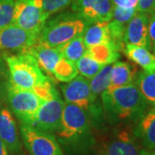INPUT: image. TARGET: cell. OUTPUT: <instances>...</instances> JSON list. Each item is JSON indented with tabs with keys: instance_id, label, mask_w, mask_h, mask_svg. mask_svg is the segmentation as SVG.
I'll return each instance as SVG.
<instances>
[{
	"instance_id": "1",
	"label": "cell",
	"mask_w": 155,
	"mask_h": 155,
	"mask_svg": "<svg viewBox=\"0 0 155 155\" xmlns=\"http://www.w3.org/2000/svg\"><path fill=\"white\" fill-rule=\"evenodd\" d=\"M92 128L82 109L65 102L61 124L54 135L66 155H92L97 144Z\"/></svg>"
},
{
	"instance_id": "2",
	"label": "cell",
	"mask_w": 155,
	"mask_h": 155,
	"mask_svg": "<svg viewBox=\"0 0 155 155\" xmlns=\"http://www.w3.org/2000/svg\"><path fill=\"white\" fill-rule=\"evenodd\" d=\"M106 122L112 125L136 122L147 110L148 104L134 83L110 88L101 95Z\"/></svg>"
},
{
	"instance_id": "3",
	"label": "cell",
	"mask_w": 155,
	"mask_h": 155,
	"mask_svg": "<svg viewBox=\"0 0 155 155\" xmlns=\"http://www.w3.org/2000/svg\"><path fill=\"white\" fill-rule=\"evenodd\" d=\"M9 71L10 82L22 90L33 91L43 100L56 92L51 79L44 74L35 56L29 52L17 54H2Z\"/></svg>"
},
{
	"instance_id": "4",
	"label": "cell",
	"mask_w": 155,
	"mask_h": 155,
	"mask_svg": "<svg viewBox=\"0 0 155 155\" xmlns=\"http://www.w3.org/2000/svg\"><path fill=\"white\" fill-rule=\"evenodd\" d=\"M87 25L88 22L74 11H62L45 22L38 35L37 42L51 48H59L82 35Z\"/></svg>"
},
{
	"instance_id": "5",
	"label": "cell",
	"mask_w": 155,
	"mask_h": 155,
	"mask_svg": "<svg viewBox=\"0 0 155 155\" xmlns=\"http://www.w3.org/2000/svg\"><path fill=\"white\" fill-rule=\"evenodd\" d=\"M61 92L66 103L82 109L88 116L92 127L103 128L106 120L101 100L91 92L89 79L78 75L71 81L62 84Z\"/></svg>"
},
{
	"instance_id": "6",
	"label": "cell",
	"mask_w": 155,
	"mask_h": 155,
	"mask_svg": "<svg viewBox=\"0 0 155 155\" xmlns=\"http://www.w3.org/2000/svg\"><path fill=\"white\" fill-rule=\"evenodd\" d=\"M5 100L10 110L19 122L28 125L33 124L37 111L45 101L33 91L17 88L11 82L7 86Z\"/></svg>"
},
{
	"instance_id": "7",
	"label": "cell",
	"mask_w": 155,
	"mask_h": 155,
	"mask_svg": "<svg viewBox=\"0 0 155 155\" xmlns=\"http://www.w3.org/2000/svg\"><path fill=\"white\" fill-rule=\"evenodd\" d=\"M19 133L29 155H66L54 134L19 122Z\"/></svg>"
},
{
	"instance_id": "8",
	"label": "cell",
	"mask_w": 155,
	"mask_h": 155,
	"mask_svg": "<svg viewBox=\"0 0 155 155\" xmlns=\"http://www.w3.org/2000/svg\"><path fill=\"white\" fill-rule=\"evenodd\" d=\"M46 21L39 0H15L13 24L39 35Z\"/></svg>"
},
{
	"instance_id": "9",
	"label": "cell",
	"mask_w": 155,
	"mask_h": 155,
	"mask_svg": "<svg viewBox=\"0 0 155 155\" xmlns=\"http://www.w3.org/2000/svg\"><path fill=\"white\" fill-rule=\"evenodd\" d=\"M38 35L30 33L15 24L0 29V54H17L28 52L36 43Z\"/></svg>"
},
{
	"instance_id": "10",
	"label": "cell",
	"mask_w": 155,
	"mask_h": 155,
	"mask_svg": "<svg viewBox=\"0 0 155 155\" xmlns=\"http://www.w3.org/2000/svg\"><path fill=\"white\" fill-rule=\"evenodd\" d=\"M65 101L57 91L41 104L31 126L47 133L55 134L60 127Z\"/></svg>"
},
{
	"instance_id": "11",
	"label": "cell",
	"mask_w": 155,
	"mask_h": 155,
	"mask_svg": "<svg viewBox=\"0 0 155 155\" xmlns=\"http://www.w3.org/2000/svg\"><path fill=\"white\" fill-rule=\"evenodd\" d=\"M72 11L90 22H110L114 5L111 0H73Z\"/></svg>"
},
{
	"instance_id": "12",
	"label": "cell",
	"mask_w": 155,
	"mask_h": 155,
	"mask_svg": "<svg viewBox=\"0 0 155 155\" xmlns=\"http://www.w3.org/2000/svg\"><path fill=\"white\" fill-rule=\"evenodd\" d=\"M0 139L9 155H24L17 122L10 109L4 104H0Z\"/></svg>"
},
{
	"instance_id": "13",
	"label": "cell",
	"mask_w": 155,
	"mask_h": 155,
	"mask_svg": "<svg viewBox=\"0 0 155 155\" xmlns=\"http://www.w3.org/2000/svg\"><path fill=\"white\" fill-rule=\"evenodd\" d=\"M133 133L122 130L104 146L102 155H141L144 149Z\"/></svg>"
},
{
	"instance_id": "14",
	"label": "cell",
	"mask_w": 155,
	"mask_h": 155,
	"mask_svg": "<svg viewBox=\"0 0 155 155\" xmlns=\"http://www.w3.org/2000/svg\"><path fill=\"white\" fill-rule=\"evenodd\" d=\"M125 45H135L151 51L148 34V15L136 12L126 26L124 33ZM152 52V51H151Z\"/></svg>"
},
{
	"instance_id": "15",
	"label": "cell",
	"mask_w": 155,
	"mask_h": 155,
	"mask_svg": "<svg viewBox=\"0 0 155 155\" xmlns=\"http://www.w3.org/2000/svg\"><path fill=\"white\" fill-rule=\"evenodd\" d=\"M28 52L35 56L41 70L51 76H53L56 69L64 60V57L58 48L48 47L37 41L28 50Z\"/></svg>"
},
{
	"instance_id": "16",
	"label": "cell",
	"mask_w": 155,
	"mask_h": 155,
	"mask_svg": "<svg viewBox=\"0 0 155 155\" xmlns=\"http://www.w3.org/2000/svg\"><path fill=\"white\" fill-rule=\"evenodd\" d=\"M133 134L144 149L155 150V108L145 112L135 123Z\"/></svg>"
},
{
	"instance_id": "17",
	"label": "cell",
	"mask_w": 155,
	"mask_h": 155,
	"mask_svg": "<svg viewBox=\"0 0 155 155\" xmlns=\"http://www.w3.org/2000/svg\"><path fill=\"white\" fill-rule=\"evenodd\" d=\"M84 42L86 48L110 42L109 22H96L88 23L83 34Z\"/></svg>"
},
{
	"instance_id": "18",
	"label": "cell",
	"mask_w": 155,
	"mask_h": 155,
	"mask_svg": "<svg viewBox=\"0 0 155 155\" xmlns=\"http://www.w3.org/2000/svg\"><path fill=\"white\" fill-rule=\"evenodd\" d=\"M124 52L127 58L143 68V71L151 72L155 69V55L151 51L135 45H125Z\"/></svg>"
},
{
	"instance_id": "19",
	"label": "cell",
	"mask_w": 155,
	"mask_h": 155,
	"mask_svg": "<svg viewBox=\"0 0 155 155\" xmlns=\"http://www.w3.org/2000/svg\"><path fill=\"white\" fill-rule=\"evenodd\" d=\"M134 74L132 67L128 63L124 61H116L112 64L110 88L126 86L134 83Z\"/></svg>"
},
{
	"instance_id": "20",
	"label": "cell",
	"mask_w": 155,
	"mask_h": 155,
	"mask_svg": "<svg viewBox=\"0 0 155 155\" xmlns=\"http://www.w3.org/2000/svg\"><path fill=\"white\" fill-rule=\"evenodd\" d=\"M86 54L92 57L95 61H97L103 66L112 65L120 58V52L114 47L111 42L100 44L88 48Z\"/></svg>"
},
{
	"instance_id": "21",
	"label": "cell",
	"mask_w": 155,
	"mask_h": 155,
	"mask_svg": "<svg viewBox=\"0 0 155 155\" xmlns=\"http://www.w3.org/2000/svg\"><path fill=\"white\" fill-rule=\"evenodd\" d=\"M134 84L147 104L155 108V69L151 72L142 71L139 72Z\"/></svg>"
},
{
	"instance_id": "22",
	"label": "cell",
	"mask_w": 155,
	"mask_h": 155,
	"mask_svg": "<svg viewBox=\"0 0 155 155\" xmlns=\"http://www.w3.org/2000/svg\"><path fill=\"white\" fill-rule=\"evenodd\" d=\"M65 59L76 63L86 53L87 48L84 42L83 35L75 37L58 48Z\"/></svg>"
},
{
	"instance_id": "23",
	"label": "cell",
	"mask_w": 155,
	"mask_h": 155,
	"mask_svg": "<svg viewBox=\"0 0 155 155\" xmlns=\"http://www.w3.org/2000/svg\"><path fill=\"white\" fill-rule=\"evenodd\" d=\"M112 65H106L94 77L89 79V84L91 92L95 97H100L110 86V73Z\"/></svg>"
},
{
	"instance_id": "24",
	"label": "cell",
	"mask_w": 155,
	"mask_h": 155,
	"mask_svg": "<svg viewBox=\"0 0 155 155\" xmlns=\"http://www.w3.org/2000/svg\"><path fill=\"white\" fill-rule=\"evenodd\" d=\"M75 65L77 67L78 72L81 76L88 79L94 77L104 67L86 53L75 63Z\"/></svg>"
},
{
	"instance_id": "25",
	"label": "cell",
	"mask_w": 155,
	"mask_h": 155,
	"mask_svg": "<svg viewBox=\"0 0 155 155\" xmlns=\"http://www.w3.org/2000/svg\"><path fill=\"white\" fill-rule=\"evenodd\" d=\"M45 18L48 20L56 13L61 12L71 5L73 0H39Z\"/></svg>"
},
{
	"instance_id": "26",
	"label": "cell",
	"mask_w": 155,
	"mask_h": 155,
	"mask_svg": "<svg viewBox=\"0 0 155 155\" xmlns=\"http://www.w3.org/2000/svg\"><path fill=\"white\" fill-rule=\"evenodd\" d=\"M15 0H0V29L13 24Z\"/></svg>"
},
{
	"instance_id": "27",
	"label": "cell",
	"mask_w": 155,
	"mask_h": 155,
	"mask_svg": "<svg viewBox=\"0 0 155 155\" xmlns=\"http://www.w3.org/2000/svg\"><path fill=\"white\" fill-rule=\"evenodd\" d=\"M9 82L10 78L8 67L3 55L0 54V104H4L3 101L5 100L6 90Z\"/></svg>"
},
{
	"instance_id": "28",
	"label": "cell",
	"mask_w": 155,
	"mask_h": 155,
	"mask_svg": "<svg viewBox=\"0 0 155 155\" xmlns=\"http://www.w3.org/2000/svg\"><path fill=\"white\" fill-rule=\"evenodd\" d=\"M137 12L136 9H122L117 6H114L113 8V14L111 20L127 25L128 22L132 19V17Z\"/></svg>"
},
{
	"instance_id": "29",
	"label": "cell",
	"mask_w": 155,
	"mask_h": 155,
	"mask_svg": "<svg viewBox=\"0 0 155 155\" xmlns=\"http://www.w3.org/2000/svg\"><path fill=\"white\" fill-rule=\"evenodd\" d=\"M148 34H149L151 51L155 55V10L148 15Z\"/></svg>"
},
{
	"instance_id": "30",
	"label": "cell",
	"mask_w": 155,
	"mask_h": 155,
	"mask_svg": "<svg viewBox=\"0 0 155 155\" xmlns=\"http://www.w3.org/2000/svg\"><path fill=\"white\" fill-rule=\"evenodd\" d=\"M155 10V0H138L136 11L145 13L147 15L151 14Z\"/></svg>"
},
{
	"instance_id": "31",
	"label": "cell",
	"mask_w": 155,
	"mask_h": 155,
	"mask_svg": "<svg viewBox=\"0 0 155 155\" xmlns=\"http://www.w3.org/2000/svg\"><path fill=\"white\" fill-rule=\"evenodd\" d=\"M114 6H117L122 9H136L138 0H111Z\"/></svg>"
},
{
	"instance_id": "32",
	"label": "cell",
	"mask_w": 155,
	"mask_h": 155,
	"mask_svg": "<svg viewBox=\"0 0 155 155\" xmlns=\"http://www.w3.org/2000/svg\"><path fill=\"white\" fill-rule=\"evenodd\" d=\"M0 155H9L5 145L4 144L1 139H0Z\"/></svg>"
},
{
	"instance_id": "33",
	"label": "cell",
	"mask_w": 155,
	"mask_h": 155,
	"mask_svg": "<svg viewBox=\"0 0 155 155\" xmlns=\"http://www.w3.org/2000/svg\"><path fill=\"white\" fill-rule=\"evenodd\" d=\"M141 155H155V150L143 149L141 152Z\"/></svg>"
},
{
	"instance_id": "34",
	"label": "cell",
	"mask_w": 155,
	"mask_h": 155,
	"mask_svg": "<svg viewBox=\"0 0 155 155\" xmlns=\"http://www.w3.org/2000/svg\"></svg>"
}]
</instances>
